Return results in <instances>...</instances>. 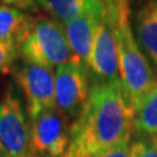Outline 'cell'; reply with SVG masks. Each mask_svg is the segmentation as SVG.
Here are the masks:
<instances>
[{
	"mask_svg": "<svg viewBox=\"0 0 157 157\" xmlns=\"http://www.w3.org/2000/svg\"><path fill=\"white\" fill-rule=\"evenodd\" d=\"M0 152H1V143H0Z\"/></svg>",
	"mask_w": 157,
	"mask_h": 157,
	"instance_id": "d6986e66",
	"label": "cell"
},
{
	"mask_svg": "<svg viewBox=\"0 0 157 157\" xmlns=\"http://www.w3.org/2000/svg\"><path fill=\"white\" fill-rule=\"evenodd\" d=\"M15 78L25 94L30 119L56 106L52 69L23 61L15 70Z\"/></svg>",
	"mask_w": 157,
	"mask_h": 157,
	"instance_id": "8992f818",
	"label": "cell"
},
{
	"mask_svg": "<svg viewBox=\"0 0 157 157\" xmlns=\"http://www.w3.org/2000/svg\"><path fill=\"white\" fill-rule=\"evenodd\" d=\"M25 61L52 69L72 63V51L62 23L51 19L35 21L21 45Z\"/></svg>",
	"mask_w": 157,
	"mask_h": 157,
	"instance_id": "3957f363",
	"label": "cell"
},
{
	"mask_svg": "<svg viewBox=\"0 0 157 157\" xmlns=\"http://www.w3.org/2000/svg\"><path fill=\"white\" fill-rule=\"evenodd\" d=\"M7 5L15 6L17 8H29L34 5L35 0H2Z\"/></svg>",
	"mask_w": 157,
	"mask_h": 157,
	"instance_id": "e0dca14e",
	"label": "cell"
},
{
	"mask_svg": "<svg viewBox=\"0 0 157 157\" xmlns=\"http://www.w3.org/2000/svg\"><path fill=\"white\" fill-rule=\"evenodd\" d=\"M129 157H157V147L152 137L139 136L129 144Z\"/></svg>",
	"mask_w": 157,
	"mask_h": 157,
	"instance_id": "5bb4252c",
	"label": "cell"
},
{
	"mask_svg": "<svg viewBox=\"0 0 157 157\" xmlns=\"http://www.w3.org/2000/svg\"><path fill=\"white\" fill-rule=\"evenodd\" d=\"M136 30L144 50L157 69V0H146L139 8Z\"/></svg>",
	"mask_w": 157,
	"mask_h": 157,
	"instance_id": "30bf717a",
	"label": "cell"
},
{
	"mask_svg": "<svg viewBox=\"0 0 157 157\" xmlns=\"http://www.w3.org/2000/svg\"><path fill=\"white\" fill-rule=\"evenodd\" d=\"M90 89L84 67L67 63L57 67L55 75L56 107L69 120L77 119L82 113Z\"/></svg>",
	"mask_w": 157,
	"mask_h": 157,
	"instance_id": "52a82bcc",
	"label": "cell"
},
{
	"mask_svg": "<svg viewBox=\"0 0 157 157\" xmlns=\"http://www.w3.org/2000/svg\"><path fill=\"white\" fill-rule=\"evenodd\" d=\"M50 12L63 22H69L85 13H104L105 0H44Z\"/></svg>",
	"mask_w": 157,
	"mask_h": 157,
	"instance_id": "4fadbf2b",
	"label": "cell"
},
{
	"mask_svg": "<svg viewBox=\"0 0 157 157\" xmlns=\"http://www.w3.org/2000/svg\"><path fill=\"white\" fill-rule=\"evenodd\" d=\"M17 57V45L0 41V71L7 72L11 70L14 59Z\"/></svg>",
	"mask_w": 157,
	"mask_h": 157,
	"instance_id": "9a60e30c",
	"label": "cell"
},
{
	"mask_svg": "<svg viewBox=\"0 0 157 157\" xmlns=\"http://www.w3.org/2000/svg\"><path fill=\"white\" fill-rule=\"evenodd\" d=\"M152 140H154V142H155V144H156V147H157V136L152 137Z\"/></svg>",
	"mask_w": 157,
	"mask_h": 157,
	"instance_id": "ac0fdd59",
	"label": "cell"
},
{
	"mask_svg": "<svg viewBox=\"0 0 157 157\" xmlns=\"http://www.w3.org/2000/svg\"><path fill=\"white\" fill-rule=\"evenodd\" d=\"M133 112L124 100L121 82L97 83L82 113L70 127L64 157H97L130 137Z\"/></svg>",
	"mask_w": 157,
	"mask_h": 157,
	"instance_id": "6da1fadb",
	"label": "cell"
},
{
	"mask_svg": "<svg viewBox=\"0 0 157 157\" xmlns=\"http://www.w3.org/2000/svg\"><path fill=\"white\" fill-rule=\"evenodd\" d=\"M70 127L69 119L56 106L32 119L28 157H64Z\"/></svg>",
	"mask_w": 157,
	"mask_h": 157,
	"instance_id": "277c9868",
	"label": "cell"
},
{
	"mask_svg": "<svg viewBox=\"0 0 157 157\" xmlns=\"http://www.w3.org/2000/svg\"><path fill=\"white\" fill-rule=\"evenodd\" d=\"M129 140L130 137L124 139L119 144L113 147L112 149L107 150L97 157H129Z\"/></svg>",
	"mask_w": 157,
	"mask_h": 157,
	"instance_id": "2e32d148",
	"label": "cell"
},
{
	"mask_svg": "<svg viewBox=\"0 0 157 157\" xmlns=\"http://www.w3.org/2000/svg\"><path fill=\"white\" fill-rule=\"evenodd\" d=\"M29 137L22 101L11 85L0 102V157H28Z\"/></svg>",
	"mask_w": 157,
	"mask_h": 157,
	"instance_id": "5b68a950",
	"label": "cell"
},
{
	"mask_svg": "<svg viewBox=\"0 0 157 157\" xmlns=\"http://www.w3.org/2000/svg\"><path fill=\"white\" fill-rule=\"evenodd\" d=\"M105 13L106 11L104 13H85L67 23L65 33L72 51L73 64L84 67H87L95 34L105 17Z\"/></svg>",
	"mask_w": 157,
	"mask_h": 157,
	"instance_id": "9c48e42d",
	"label": "cell"
},
{
	"mask_svg": "<svg viewBox=\"0 0 157 157\" xmlns=\"http://www.w3.org/2000/svg\"><path fill=\"white\" fill-rule=\"evenodd\" d=\"M33 25V21L17 8L0 6V41L20 47L27 39Z\"/></svg>",
	"mask_w": 157,
	"mask_h": 157,
	"instance_id": "8fae6325",
	"label": "cell"
},
{
	"mask_svg": "<svg viewBox=\"0 0 157 157\" xmlns=\"http://www.w3.org/2000/svg\"><path fill=\"white\" fill-rule=\"evenodd\" d=\"M87 67L99 79L98 83H107L120 79L117 43L107 10L95 34Z\"/></svg>",
	"mask_w": 157,
	"mask_h": 157,
	"instance_id": "ba28073f",
	"label": "cell"
},
{
	"mask_svg": "<svg viewBox=\"0 0 157 157\" xmlns=\"http://www.w3.org/2000/svg\"><path fill=\"white\" fill-rule=\"evenodd\" d=\"M117 43L119 77L127 106L133 112L155 84L149 63L137 45L129 21V0H105Z\"/></svg>",
	"mask_w": 157,
	"mask_h": 157,
	"instance_id": "7a4b0ae2",
	"label": "cell"
},
{
	"mask_svg": "<svg viewBox=\"0 0 157 157\" xmlns=\"http://www.w3.org/2000/svg\"><path fill=\"white\" fill-rule=\"evenodd\" d=\"M132 130L137 136H157V82L135 111Z\"/></svg>",
	"mask_w": 157,
	"mask_h": 157,
	"instance_id": "7c38bea8",
	"label": "cell"
}]
</instances>
